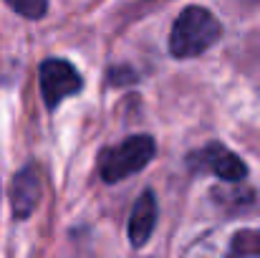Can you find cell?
<instances>
[{
    "label": "cell",
    "instance_id": "cell-1",
    "mask_svg": "<svg viewBox=\"0 0 260 258\" xmlns=\"http://www.w3.org/2000/svg\"><path fill=\"white\" fill-rule=\"evenodd\" d=\"M222 33L220 20L202 5L184 8L172 23L170 33V53L174 59H194L217 43Z\"/></svg>",
    "mask_w": 260,
    "mask_h": 258
},
{
    "label": "cell",
    "instance_id": "cell-2",
    "mask_svg": "<svg viewBox=\"0 0 260 258\" xmlns=\"http://www.w3.org/2000/svg\"><path fill=\"white\" fill-rule=\"evenodd\" d=\"M154 152H157V145L149 134H132L124 142H119V145L101 152L99 175L109 185L121 182V180L132 177L134 172L144 170L152 162Z\"/></svg>",
    "mask_w": 260,
    "mask_h": 258
},
{
    "label": "cell",
    "instance_id": "cell-3",
    "mask_svg": "<svg viewBox=\"0 0 260 258\" xmlns=\"http://www.w3.org/2000/svg\"><path fill=\"white\" fill-rule=\"evenodd\" d=\"M189 253H215V256H260V225H240L230 231H217L189 248Z\"/></svg>",
    "mask_w": 260,
    "mask_h": 258
},
{
    "label": "cell",
    "instance_id": "cell-4",
    "mask_svg": "<svg viewBox=\"0 0 260 258\" xmlns=\"http://www.w3.org/2000/svg\"><path fill=\"white\" fill-rule=\"evenodd\" d=\"M38 74H41V94L48 109H56L63 99L79 94L84 86L81 74L63 59H46Z\"/></svg>",
    "mask_w": 260,
    "mask_h": 258
},
{
    "label": "cell",
    "instance_id": "cell-5",
    "mask_svg": "<svg viewBox=\"0 0 260 258\" xmlns=\"http://www.w3.org/2000/svg\"><path fill=\"white\" fill-rule=\"evenodd\" d=\"M187 165L192 172H212L215 177L228 182H240L248 175V165L220 142H210L202 150L192 152L187 157Z\"/></svg>",
    "mask_w": 260,
    "mask_h": 258
},
{
    "label": "cell",
    "instance_id": "cell-6",
    "mask_svg": "<svg viewBox=\"0 0 260 258\" xmlns=\"http://www.w3.org/2000/svg\"><path fill=\"white\" fill-rule=\"evenodd\" d=\"M41 200V175L33 165L23 167L15 172L13 182H10V205H13V215L18 220H25L36 205Z\"/></svg>",
    "mask_w": 260,
    "mask_h": 258
},
{
    "label": "cell",
    "instance_id": "cell-7",
    "mask_svg": "<svg viewBox=\"0 0 260 258\" xmlns=\"http://www.w3.org/2000/svg\"><path fill=\"white\" fill-rule=\"evenodd\" d=\"M157 225V197L152 190H144L139 195V200L132 208V218H129V241L134 248H142L149 238L152 231Z\"/></svg>",
    "mask_w": 260,
    "mask_h": 258
},
{
    "label": "cell",
    "instance_id": "cell-8",
    "mask_svg": "<svg viewBox=\"0 0 260 258\" xmlns=\"http://www.w3.org/2000/svg\"><path fill=\"white\" fill-rule=\"evenodd\" d=\"M18 15L28 18V20H38L46 15L48 10V0H5Z\"/></svg>",
    "mask_w": 260,
    "mask_h": 258
}]
</instances>
